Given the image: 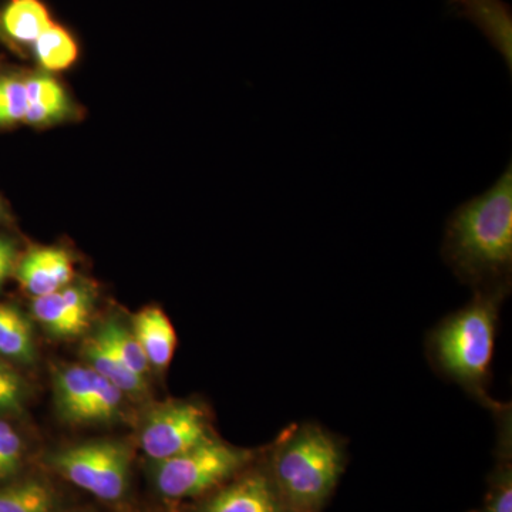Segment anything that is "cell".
I'll return each mask as SVG.
<instances>
[{"mask_svg": "<svg viewBox=\"0 0 512 512\" xmlns=\"http://www.w3.org/2000/svg\"><path fill=\"white\" fill-rule=\"evenodd\" d=\"M201 512H292L269 470L251 471L212 495Z\"/></svg>", "mask_w": 512, "mask_h": 512, "instance_id": "cell-9", "label": "cell"}, {"mask_svg": "<svg viewBox=\"0 0 512 512\" xmlns=\"http://www.w3.org/2000/svg\"><path fill=\"white\" fill-rule=\"evenodd\" d=\"M254 458V451L229 446L214 439L180 456L160 461L156 470V485L165 497H194L237 476Z\"/></svg>", "mask_w": 512, "mask_h": 512, "instance_id": "cell-4", "label": "cell"}, {"mask_svg": "<svg viewBox=\"0 0 512 512\" xmlns=\"http://www.w3.org/2000/svg\"><path fill=\"white\" fill-rule=\"evenodd\" d=\"M15 245L9 239L0 237V286L5 284L6 279L15 271L16 266Z\"/></svg>", "mask_w": 512, "mask_h": 512, "instance_id": "cell-24", "label": "cell"}, {"mask_svg": "<svg viewBox=\"0 0 512 512\" xmlns=\"http://www.w3.org/2000/svg\"><path fill=\"white\" fill-rule=\"evenodd\" d=\"M25 400V386L18 373L0 362V413H18Z\"/></svg>", "mask_w": 512, "mask_h": 512, "instance_id": "cell-23", "label": "cell"}, {"mask_svg": "<svg viewBox=\"0 0 512 512\" xmlns=\"http://www.w3.org/2000/svg\"><path fill=\"white\" fill-rule=\"evenodd\" d=\"M458 13L467 16L490 37L511 66V13L501 0H448Z\"/></svg>", "mask_w": 512, "mask_h": 512, "instance_id": "cell-14", "label": "cell"}, {"mask_svg": "<svg viewBox=\"0 0 512 512\" xmlns=\"http://www.w3.org/2000/svg\"><path fill=\"white\" fill-rule=\"evenodd\" d=\"M25 82L29 103L25 123L32 126H47L63 120L72 113V104L66 90L53 77L37 74Z\"/></svg>", "mask_w": 512, "mask_h": 512, "instance_id": "cell-13", "label": "cell"}, {"mask_svg": "<svg viewBox=\"0 0 512 512\" xmlns=\"http://www.w3.org/2000/svg\"><path fill=\"white\" fill-rule=\"evenodd\" d=\"M57 410L70 423H109L117 419L124 393L89 366H72L55 376Z\"/></svg>", "mask_w": 512, "mask_h": 512, "instance_id": "cell-6", "label": "cell"}, {"mask_svg": "<svg viewBox=\"0 0 512 512\" xmlns=\"http://www.w3.org/2000/svg\"><path fill=\"white\" fill-rule=\"evenodd\" d=\"M214 439L207 413L198 404L187 402L158 407L141 430V447L157 463Z\"/></svg>", "mask_w": 512, "mask_h": 512, "instance_id": "cell-7", "label": "cell"}, {"mask_svg": "<svg viewBox=\"0 0 512 512\" xmlns=\"http://www.w3.org/2000/svg\"><path fill=\"white\" fill-rule=\"evenodd\" d=\"M94 303L89 286L67 285L49 295L39 296L32 303L37 322L56 338H74L90 326Z\"/></svg>", "mask_w": 512, "mask_h": 512, "instance_id": "cell-8", "label": "cell"}, {"mask_svg": "<svg viewBox=\"0 0 512 512\" xmlns=\"http://www.w3.org/2000/svg\"><path fill=\"white\" fill-rule=\"evenodd\" d=\"M52 23L49 10L40 0H10L2 15L3 29L20 43H35Z\"/></svg>", "mask_w": 512, "mask_h": 512, "instance_id": "cell-16", "label": "cell"}, {"mask_svg": "<svg viewBox=\"0 0 512 512\" xmlns=\"http://www.w3.org/2000/svg\"><path fill=\"white\" fill-rule=\"evenodd\" d=\"M73 274L72 256L62 248L32 249L16 266L20 285L35 298L72 284Z\"/></svg>", "mask_w": 512, "mask_h": 512, "instance_id": "cell-10", "label": "cell"}, {"mask_svg": "<svg viewBox=\"0 0 512 512\" xmlns=\"http://www.w3.org/2000/svg\"><path fill=\"white\" fill-rule=\"evenodd\" d=\"M0 356L29 363L35 359L32 326L15 306L0 303Z\"/></svg>", "mask_w": 512, "mask_h": 512, "instance_id": "cell-17", "label": "cell"}, {"mask_svg": "<svg viewBox=\"0 0 512 512\" xmlns=\"http://www.w3.org/2000/svg\"><path fill=\"white\" fill-rule=\"evenodd\" d=\"M346 466L345 441L316 423L292 424L272 447L269 474L292 512H322Z\"/></svg>", "mask_w": 512, "mask_h": 512, "instance_id": "cell-3", "label": "cell"}, {"mask_svg": "<svg viewBox=\"0 0 512 512\" xmlns=\"http://www.w3.org/2000/svg\"><path fill=\"white\" fill-rule=\"evenodd\" d=\"M511 288L478 289L464 308L431 330L427 349L443 376L460 384L491 412L501 403L488 394L498 318Z\"/></svg>", "mask_w": 512, "mask_h": 512, "instance_id": "cell-2", "label": "cell"}, {"mask_svg": "<svg viewBox=\"0 0 512 512\" xmlns=\"http://www.w3.org/2000/svg\"><path fill=\"white\" fill-rule=\"evenodd\" d=\"M498 423V464L490 478L483 508L474 512H512V423L510 406L501 404L494 412Z\"/></svg>", "mask_w": 512, "mask_h": 512, "instance_id": "cell-11", "label": "cell"}, {"mask_svg": "<svg viewBox=\"0 0 512 512\" xmlns=\"http://www.w3.org/2000/svg\"><path fill=\"white\" fill-rule=\"evenodd\" d=\"M96 335L99 336L107 348L114 353L136 375L146 377L148 365L146 356L140 343L134 336L133 330L128 329L124 323L117 319H109L101 323Z\"/></svg>", "mask_w": 512, "mask_h": 512, "instance_id": "cell-19", "label": "cell"}, {"mask_svg": "<svg viewBox=\"0 0 512 512\" xmlns=\"http://www.w3.org/2000/svg\"><path fill=\"white\" fill-rule=\"evenodd\" d=\"M83 356L94 372L119 387L124 394H141L147 389L146 377L131 372L96 333L84 342Z\"/></svg>", "mask_w": 512, "mask_h": 512, "instance_id": "cell-15", "label": "cell"}, {"mask_svg": "<svg viewBox=\"0 0 512 512\" xmlns=\"http://www.w3.org/2000/svg\"><path fill=\"white\" fill-rule=\"evenodd\" d=\"M134 336L140 343L148 365L164 369L173 359L177 335L170 319L161 309L147 308L133 319Z\"/></svg>", "mask_w": 512, "mask_h": 512, "instance_id": "cell-12", "label": "cell"}, {"mask_svg": "<svg viewBox=\"0 0 512 512\" xmlns=\"http://www.w3.org/2000/svg\"><path fill=\"white\" fill-rule=\"evenodd\" d=\"M441 256L454 275L474 291L511 288V163L490 190L451 212Z\"/></svg>", "mask_w": 512, "mask_h": 512, "instance_id": "cell-1", "label": "cell"}, {"mask_svg": "<svg viewBox=\"0 0 512 512\" xmlns=\"http://www.w3.org/2000/svg\"><path fill=\"white\" fill-rule=\"evenodd\" d=\"M130 451L119 441L99 440L59 451L53 466L70 483L104 501H116L127 490Z\"/></svg>", "mask_w": 512, "mask_h": 512, "instance_id": "cell-5", "label": "cell"}, {"mask_svg": "<svg viewBox=\"0 0 512 512\" xmlns=\"http://www.w3.org/2000/svg\"><path fill=\"white\" fill-rule=\"evenodd\" d=\"M28 104L25 80L15 77L0 80V127L25 121Z\"/></svg>", "mask_w": 512, "mask_h": 512, "instance_id": "cell-21", "label": "cell"}, {"mask_svg": "<svg viewBox=\"0 0 512 512\" xmlns=\"http://www.w3.org/2000/svg\"><path fill=\"white\" fill-rule=\"evenodd\" d=\"M37 60L50 72L69 69L79 57V46L63 26L52 23L35 42Z\"/></svg>", "mask_w": 512, "mask_h": 512, "instance_id": "cell-18", "label": "cell"}, {"mask_svg": "<svg viewBox=\"0 0 512 512\" xmlns=\"http://www.w3.org/2000/svg\"><path fill=\"white\" fill-rule=\"evenodd\" d=\"M55 494L39 480L23 481L0 488V512H52Z\"/></svg>", "mask_w": 512, "mask_h": 512, "instance_id": "cell-20", "label": "cell"}, {"mask_svg": "<svg viewBox=\"0 0 512 512\" xmlns=\"http://www.w3.org/2000/svg\"><path fill=\"white\" fill-rule=\"evenodd\" d=\"M22 458L23 441L18 431L6 421L0 420V481L9 480L18 474Z\"/></svg>", "mask_w": 512, "mask_h": 512, "instance_id": "cell-22", "label": "cell"}]
</instances>
